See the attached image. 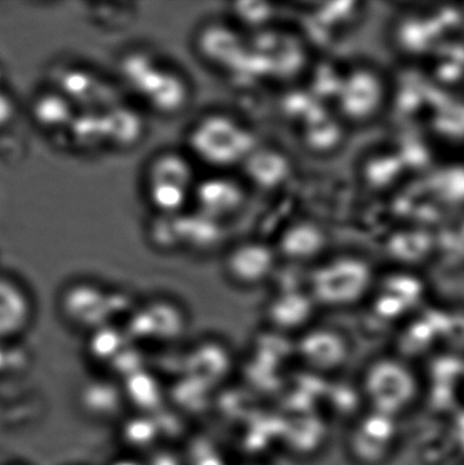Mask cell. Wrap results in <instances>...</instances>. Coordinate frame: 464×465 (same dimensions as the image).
I'll return each instance as SVG.
<instances>
[{
	"label": "cell",
	"mask_w": 464,
	"mask_h": 465,
	"mask_svg": "<svg viewBox=\"0 0 464 465\" xmlns=\"http://www.w3.org/2000/svg\"><path fill=\"white\" fill-rule=\"evenodd\" d=\"M326 248V236L308 225L293 226L281 236L276 251L279 257L291 263H311L317 262Z\"/></svg>",
	"instance_id": "obj_13"
},
{
	"label": "cell",
	"mask_w": 464,
	"mask_h": 465,
	"mask_svg": "<svg viewBox=\"0 0 464 465\" xmlns=\"http://www.w3.org/2000/svg\"><path fill=\"white\" fill-rule=\"evenodd\" d=\"M294 351L300 363L309 371L331 375L348 363L351 344L336 328L312 325L298 336Z\"/></svg>",
	"instance_id": "obj_7"
},
{
	"label": "cell",
	"mask_w": 464,
	"mask_h": 465,
	"mask_svg": "<svg viewBox=\"0 0 464 465\" xmlns=\"http://www.w3.org/2000/svg\"><path fill=\"white\" fill-rule=\"evenodd\" d=\"M120 84L150 111L175 116L191 102L188 79L165 58L148 49H132L117 64Z\"/></svg>",
	"instance_id": "obj_1"
},
{
	"label": "cell",
	"mask_w": 464,
	"mask_h": 465,
	"mask_svg": "<svg viewBox=\"0 0 464 465\" xmlns=\"http://www.w3.org/2000/svg\"><path fill=\"white\" fill-rule=\"evenodd\" d=\"M377 284L374 268L354 254L321 260L309 277L308 291L318 307L348 309L372 294Z\"/></svg>",
	"instance_id": "obj_4"
},
{
	"label": "cell",
	"mask_w": 464,
	"mask_h": 465,
	"mask_svg": "<svg viewBox=\"0 0 464 465\" xmlns=\"http://www.w3.org/2000/svg\"><path fill=\"white\" fill-rule=\"evenodd\" d=\"M32 316L34 304L25 287L11 277L0 275V341L22 335Z\"/></svg>",
	"instance_id": "obj_11"
},
{
	"label": "cell",
	"mask_w": 464,
	"mask_h": 465,
	"mask_svg": "<svg viewBox=\"0 0 464 465\" xmlns=\"http://www.w3.org/2000/svg\"><path fill=\"white\" fill-rule=\"evenodd\" d=\"M318 304L311 292L297 287L277 291L268 300L265 316L271 330L281 336L300 335L313 325Z\"/></svg>",
	"instance_id": "obj_9"
},
{
	"label": "cell",
	"mask_w": 464,
	"mask_h": 465,
	"mask_svg": "<svg viewBox=\"0 0 464 465\" xmlns=\"http://www.w3.org/2000/svg\"><path fill=\"white\" fill-rule=\"evenodd\" d=\"M197 166L185 150H162L149 159L143 189L153 215H179L191 208L200 179Z\"/></svg>",
	"instance_id": "obj_3"
},
{
	"label": "cell",
	"mask_w": 464,
	"mask_h": 465,
	"mask_svg": "<svg viewBox=\"0 0 464 465\" xmlns=\"http://www.w3.org/2000/svg\"><path fill=\"white\" fill-rule=\"evenodd\" d=\"M360 391L370 410L399 418L415 404L420 381L404 360L383 357L368 364L362 373Z\"/></svg>",
	"instance_id": "obj_5"
},
{
	"label": "cell",
	"mask_w": 464,
	"mask_h": 465,
	"mask_svg": "<svg viewBox=\"0 0 464 465\" xmlns=\"http://www.w3.org/2000/svg\"><path fill=\"white\" fill-rule=\"evenodd\" d=\"M32 115L40 129L49 134H67L76 115V108L65 95L49 86L35 98Z\"/></svg>",
	"instance_id": "obj_12"
},
{
	"label": "cell",
	"mask_w": 464,
	"mask_h": 465,
	"mask_svg": "<svg viewBox=\"0 0 464 465\" xmlns=\"http://www.w3.org/2000/svg\"><path fill=\"white\" fill-rule=\"evenodd\" d=\"M244 185L230 173L212 172L200 177L191 208L203 216L226 224L243 208Z\"/></svg>",
	"instance_id": "obj_8"
},
{
	"label": "cell",
	"mask_w": 464,
	"mask_h": 465,
	"mask_svg": "<svg viewBox=\"0 0 464 465\" xmlns=\"http://www.w3.org/2000/svg\"><path fill=\"white\" fill-rule=\"evenodd\" d=\"M398 437V418L370 410L350 431V455L357 464L383 465L392 455Z\"/></svg>",
	"instance_id": "obj_6"
},
{
	"label": "cell",
	"mask_w": 464,
	"mask_h": 465,
	"mask_svg": "<svg viewBox=\"0 0 464 465\" xmlns=\"http://www.w3.org/2000/svg\"><path fill=\"white\" fill-rule=\"evenodd\" d=\"M184 150L197 165L230 173L232 168L244 165L256 150V141L244 122L229 113L213 111L191 123Z\"/></svg>",
	"instance_id": "obj_2"
},
{
	"label": "cell",
	"mask_w": 464,
	"mask_h": 465,
	"mask_svg": "<svg viewBox=\"0 0 464 465\" xmlns=\"http://www.w3.org/2000/svg\"><path fill=\"white\" fill-rule=\"evenodd\" d=\"M279 260L274 246L261 241L242 242L227 254L226 272L235 284L256 287L274 276Z\"/></svg>",
	"instance_id": "obj_10"
},
{
	"label": "cell",
	"mask_w": 464,
	"mask_h": 465,
	"mask_svg": "<svg viewBox=\"0 0 464 465\" xmlns=\"http://www.w3.org/2000/svg\"><path fill=\"white\" fill-rule=\"evenodd\" d=\"M14 116H15V104L5 91L0 90V129L7 126Z\"/></svg>",
	"instance_id": "obj_14"
}]
</instances>
